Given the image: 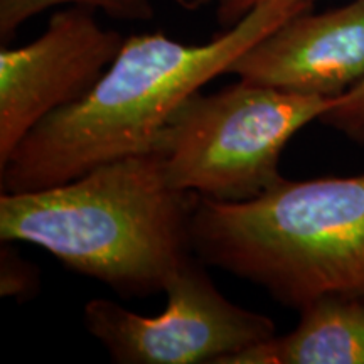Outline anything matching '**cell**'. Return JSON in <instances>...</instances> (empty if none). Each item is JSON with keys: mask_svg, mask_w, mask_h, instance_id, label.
Segmentation results:
<instances>
[{"mask_svg": "<svg viewBox=\"0 0 364 364\" xmlns=\"http://www.w3.org/2000/svg\"><path fill=\"white\" fill-rule=\"evenodd\" d=\"M312 4L265 0L206 44H184L162 33L127 38L83 98L46 117L14 149L0 166L2 193L65 184L102 164L152 150L184 100Z\"/></svg>", "mask_w": 364, "mask_h": 364, "instance_id": "1", "label": "cell"}, {"mask_svg": "<svg viewBox=\"0 0 364 364\" xmlns=\"http://www.w3.org/2000/svg\"><path fill=\"white\" fill-rule=\"evenodd\" d=\"M196 196L172 188L149 150L65 184L2 193L0 240L36 245L122 297H145L191 258Z\"/></svg>", "mask_w": 364, "mask_h": 364, "instance_id": "2", "label": "cell"}, {"mask_svg": "<svg viewBox=\"0 0 364 364\" xmlns=\"http://www.w3.org/2000/svg\"><path fill=\"white\" fill-rule=\"evenodd\" d=\"M191 243L204 265L300 311L326 295H364V174L284 179L250 201L196 196Z\"/></svg>", "mask_w": 364, "mask_h": 364, "instance_id": "3", "label": "cell"}, {"mask_svg": "<svg viewBox=\"0 0 364 364\" xmlns=\"http://www.w3.org/2000/svg\"><path fill=\"white\" fill-rule=\"evenodd\" d=\"M332 102L240 80L184 100L152 150L174 189L213 201H250L285 179L279 169L285 145Z\"/></svg>", "mask_w": 364, "mask_h": 364, "instance_id": "4", "label": "cell"}, {"mask_svg": "<svg viewBox=\"0 0 364 364\" xmlns=\"http://www.w3.org/2000/svg\"><path fill=\"white\" fill-rule=\"evenodd\" d=\"M193 257L167 282L161 314L140 316L108 299L85 306V326L118 364H225L275 338L268 316L228 300Z\"/></svg>", "mask_w": 364, "mask_h": 364, "instance_id": "5", "label": "cell"}, {"mask_svg": "<svg viewBox=\"0 0 364 364\" xmlns=\"http://www.w3.org/2000/svg\"><path fill=\"white\" fill-rule=\"evenodd\" d=\"M124 41L93 9L66 6L33 43L0 49V166L39 122L93 88Z\"/></svg>", "mask_w": 364, "mask_h": 364, "instance_id": "6", "label": "cell"}, {"mask_svg": "<svg viewBox=\"0 0 364 364\" xmlns=\"http://www.w3.org/2000/svg\"><path fill=\"white\" fill-rule=\"evenodd\" d=\"M282 22L226 73L247 83L336 100L364 78V0Z\"/></svg>", "mask_w": 364, "mask_h": 364, "instance_id": "7", "label": "cell"}, {"mask_svg": "<svg viewBox=\"0 0 364 364\" xmlns=\"http://www.w3.org/2000/svg\"><path fill=\"white\" fill-rule=\"evenodd\" d=\"M299 312L292 332L225 364H364V295H326Z\"/></svg>", "mask_w": 364, "mask_h": 364, "instance_id": "8", "label": "cell"}, {"mask_svg": "<svg viewBox=\"0 0 364 364\" xmlns=\"http://www.w3.org/2000/svg\"><path fill=\"white\" fill-rule=\"evenodd\" d=\"M81 6L102 11L117 21L145 22L154 17L152 0H0V39H12L16 31L38 14L53 7Z\"/></svg>", "mask_w": 364, "mask_h": 364, "instance_id": "9", "label": "cell"}, {"mask_svg": "<svg viewBox=\"0 0 364 364\" xmlns=\"http://www.w3.org/2000/svg\"><path fill=\"white\" fill-rule=\"evenodd\" d=\"M318 122L364 145V78L343 97L336 98Z\"/></svg>", "mask_w": 364, "mask_h": 364, "instance_id": "10", "label": "cell"}, {"mask_svg": "<svg viewBox=\"0 0 364 364\" xmlns=\"http://www.w3.org/2000/svg\"><path fill=\"white\" fill-rule=\"evenodd\" d=\"M0 294L4 297H17L24 300L33 297L38 290V272L29 262L22 260L12 250H2V265H0Z\"/></svg>", "mask_w": 364, "mask_h": 364, "instance_id": "11", "label": "cell"}, {"mask_svg": "<svg viewBox=\"0 0 364 364\" xmlns=\"http://www.w3.org/2000/svg\"><path fill=\"white\" fill-rule=\"evenodd\" d=\"M265 2V0H218L216 2V16L218 22L228 29L233 27L236 22L243 19L255 6ZM314 2V0H312Z\"/></svg>", "mask_w": 364, "mask_h": 364, "instance_id": "12", "label": "cell"}, {"mask_svg": "<svg viewBox=\"0 0 364 364\" xmlns=\"http://www.w3.org/2000/svg\"><path fill=\"white\" fill-rule=\"evenodd\" d=\"M174 2L186 11H199V9L216 4L218 0H174Z\"/></svg>", "mask_w": 364, "mask_h": 364, "instance_id": "13", "label": "cell"}]
</instances>
